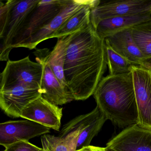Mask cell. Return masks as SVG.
Masks as SVG:
<instances>
[{
  "mask_svg": "<svg viewBox=\"0 0 151 151\" xmlns=\"http://www.w3.org/2000/svg\"><path fill=\"white\" fill-rule=\"evenodd\" d=\"M144 67L149 69L151 70V58L145 60Z\"/></svg>",
  "mask_w": 151,
  "mask_h": 151,
  "instance_id": "cell-25",
  "label": "cell"
},
{
  "mask_svg": "<svg viewBox=\"0 0 151 151\" xmlns=\"http://www.w3.org/2000/svg\"><path fill=\"white\" fill-rule=\"evenodd\" d=\"M91 1V0H70V2L64 7L48 24L24 43L20 47L32 50L42 41L51 38L52 36L71 15Z\"/></svg>",
  "mask_w": 151,
  "mask_h": 151,
  "instance_id": "cell-14",
  "label": "cell"
},
{
  "mask_svg": "<svg viewBox=\"0 0 151 151\" xmlns=\"http://www.w3.org/2000/svg\"><path fill=\"white\" fill-rule=\"evenodd\" d=\"M99 0H91L71 15L51 37L60 38L69 36L91 24V11L99 5Z\"/></svg>",
  "mask_w": 151,
  "mask_h": 151,
  "instance_id": "cell-17",
  "label": "cell"
},
{
  "mask_svg": "<svg viewBox=\"0 0 151 151\" xmlns=\"http://www.w3.org/2000/svg\"><path fill=\"white\" fill-rule=\"evenodd\" d=\"M40 0H17L14 6L8 24L3 37L1 39L0 60L8 61L12 48V44L23 28L30 14L37 6Z\"/></svg>",
  "mask_w": 151,
  "mask_h": 151,
  "instance_id": "cell-8",
  "label": "cell"
},
{
  "mask_svg": "<svg viewBox=\"0 0 151 151\" xmlns=\"http://www.w3.org/2000/svg\"><path fill=\"white\" fill-rule=\"evenodd\" d=\"M138 111L137 124L151 130V70L138 65L131 68Z\"/></svg>",
  "mask_w": 151,
  "mask_h": 151,
  "instance_id": "cell-6",
  "label": "cell"
},
{
  "mask_svg": "<svg viewBox=\"0 0 151 151\" xmlns=\"http://www.w3.org/2000/svg\"><path fill=\"white\" fill-rule=\"evenodd\" d=\"M43 66L29 56L17 61L9 60L0 75V90L18 86L41 89Z\"/></svg>",
  "mask_w": 151,
  "mask_h": 151,
  "instance_id": "cell-3",
  "label": "cell"
},
{
  "mask_svg": "<svg viewBox=\"0 0 151 151\" xmlns=\"http://www.w3.org/2000/svg\"><path fill=\"white\" fill-rule=\"evenodd\" d=\"M6 151H43L29 141H21L5 147Z\"/></svg>",
  "mask_w": 151,
  "mask_h": 151,
  "instance_id": "cell-23",
  "label": "cell"
},
{
  "mask_svg": "<svg viewBox=\"0 0 151 151\" xmlns=\"http://www.w3.org/2000/svg\"><path fill=\"white\" fill-rule=\"evenodd\" d=\"M105 42L107 65L108 66L109 75L130 72L132 66L135 65L115 52L108 43L105 41Z\"/></svg>",
  "mask_w": 151,
  "mask_h": 151,
  "instance_id": "cell-21",
  "label": "cell"
},
{
  "mask_svg": "<svg viewBox=\"0 0 151 151\" xmlns=\"http://www.w3.org/2000/svg\"><path fill=\"white\" fill-rule=\"evenodd\" d=\"M76 151H106V147L89 145L88 146L84 147L80 149H78Z\"/></svg>",
  "mask_w": 151,
  "mask_h": 151,
  "instance_id": "cell-24",
  "label": "cell"
},
{
  "mask_svg": "<svg viewBox=\"0 0 151 151\" xmlns=\"http://www.w3.org/2000/svg\"><path fill=\"white\" fill-rule=\"evenodd\" d=\"M151 12V0H122L101 1L91 11L93 28L101 21L112 17Z\"/></svg>",
  "mask_w": 151,
  "mask_h": 151,
  "instance_id": "cell-5",
  "label": "cell"
},
{
  "mask_svg": "<svg viewBox=\"0 0 151 151\" xmlns=\"http://www.w3.org/2000/svg\"><path fill=\"white\" fill-rule=\"evenodd\" d=\"M6 151V150H5V151Z\"/></svg>",
  "mask_w": 151,
  "mask_h": 151,
  "instance_id": "cell-26",
  "label": "cell"
},
{
  "mask_svg": "<svg viewBox=\"0 0 151 151\" xmlns=\"http://www.w3.org/2000/svg\"><path fill=\"white\" fill-rule=\"evenodd\" d=\"M47 49L37 50L35 52L37 62L43 66L41 90L42 96L49 102L57 105H63L73 100L71 93L65 89L53 72L47 61Z\"/></svg>",
  "mask_w": 151,
  "mask_h": 151,
  "instance_id": "cell-10",
  "label": "cell"
},
{
  "mask_svg": "<svg viewBox=\"0 0 151 151\" xmlns=\"http://www.w3.org/2000/svg\"><path fill=\"white\" fill-rule=\"evenodd\" d=\"M79 133L73 132L64 137L50 134L42 135L41 140L43 151H76Z\"/></svg>",
  "mask_w": 151,
  "mask_h": 151,
  "instance_id": "cell-19",
  "label": "cell"
},
{
  "mask_svg": "<svg viewBox=\"0 0 151 151\" xmlns=\"http://www.w3.org/2000/svg\"><path fill=\"white\" fill-rule=\"evenodd\" d=\"M131 29L132 38L145 60L151 58V21L137 24Z\"/></svg>",
  "mask_w": 151,
  "mask_h": 151,
  "instance_id": "cell-20",
  "label": "cell"
},
{
  "mask_svg": "<svg viewBox=\"0 0 151 151\" xmlns=\"http://www.w3.org/2000/svg\"><path fill=\"white\" fill-rule=\"evenodd\" d=\"M67 37L65 36L58 38V41L52 51L48 52L47 61L60 83L69 91L64 75Z\"/></svg>",
  "mask_w": 151,
  "mask_h": 151,
  "instance_id": "cell-18",
  "label": "cell"
},
{
  "mask_svg": "<svg viewBox=\"0 0 151 151\" xmlns=\"http://www.w3.org/2000/svg\"><path fill=\"white\" fill-rule=\"evenodd\" d=\"M70 1V0H40L14 40L11 46L12 49L20 47L48 24Z\"/></svg>",
  "mask_w": 151,
  "mask_h": 151,
  "instance_id": "cell-4",
  "label": "cell"
},
{
  "mask_svg": "<svg viewBox=\"0 0 151 151\" xmlns=\"http://www.w3.org/2000/svg\"><path fill=\"white\" fill-rule=\"evenodd\" d=\"M93 95L97 106L114 125L125 129L137 124L138 111L131 71L102 78Z\"/></svg>",
  "mask_w": 151,
  "mask_h": 151,
  "instance_id": "cell-2",
  "label": "cell"
},
{
  "mask_svg": "<svg viewBox=\"0 0 151 151\" xmlns=\"http://www.w3.org/2000/svg\"></svg>",
  "mask_w": 151,
  "mask_h": 151,
  "instance_id": "cell-27",
  "label": "cell"
},
{
  "mask_svg": "<svg viewBox=\"0 0 151 151\" xmlns=\"http://www.w3.org/2000/svg\"><path fill=\"white\" fill-rule=\"evenodd\" d=\"M98 106L91 112L75 117L63 126L59 136L64 137L73 132L79 133L77 150L90 145L91 142L106 121Z\"/></svg>",
  "mask_w": 151,
  "mask_h": 151,
  "instance_id": "cell-7",
  "label": "cell"
},
{
  "mask_svg": "<svg viewBox=\"0 0 151 151\" xmlns=\"http://www.w3.org/2000/svg\"><path fill=\"white\" fill-rule=\"evenodd\" d=\"M17 0H9L5 3L0 4V39L3 37L8 24L11 12Z\"/></svg>",
  "mask_w": 151,
  "mask_h": 151,
  "instance_id": "cell-22",
  "label": "cell"
},
{
  "mask_svg": "<svg viewBox=\"0 0 151 151\" xmlns=\"http://www.w3.org/2000/svg\"><path fill=\"white\" fill-rule=\"evenodd\" d=\"M62 116L63 108L41 96L27 106L22 111L20 117L59 131Z\"/></svg>",
  "mask_w": 151,
  "mask_h": 151,
  "instance_id": "cell-13",
  "label": "cell"
},
{
  "mask_svg": "<svg viewBox=\"0 0 151 151\" xmlns=\"http://www.w3.org/2000/svg\"><path fill=\"white\" fill-rule=\"evenodd\" d=\"M107 151H151V130L134 124L107 143Z\"/></svg>",
  "mask_w": 151,
  "mask_h": 151,
  "instance_id": "cell-9",
  "label": "cell"
},
{
  "mask_svg": "<svg viewBox=\"0 0 151 151\" xmlns=\"http://www.w3.org/2000/svg\"><path fill=\"white\" fill-rule=\"evenodd\" d=\"M105 41L115 52L130 62L144 67L145 59L132 38L131 28L116 33Z\"/></svg>",
  "mask_w": 151,
  "mask_h": 151,
  "instance_id": "cell-15",
  "label": "cell"
},
{
  "mask_svg": "<svg viewBox=\"0 0 151 151\" xmlns=\"http://www.w3.org/2000/svg\"><path fill=\"white\" fill-rule=\"evenodd\" d=\"M42 94L41 89L23 86L0 90V107L8 116L20 117L22 110Z\"/></svg>",
  "mask_w": 151,
  "mask_h": 151,
  "instance_id": "cell-11",
  "label": "cell"
},
{
  "mask_svg": "<svg viewBox=\"0 0 151 151\" xmlns=\"http://www.w3.org/2000/svg\"><path fill=\"white\" fill-rule=\"evenodd\" d=\"M150 21L151 12L117 17L101 21L94 29L99 37L105 40L116 33Z\"/></svg>",
  "mask_w": 151,
  "mask_h": 151,
  "instance_id": "cell-16",
  "label": "cell"
},
{
  "mask_svg": "<svg viewBox=\"0 0 151 151\" xmlns=\"http://www.w3.org/2000/svg\"><path fill=\"white\" fill-rule=\"evenodd\" d=\"M106 66L105 40L91 23L67 36L64 75L73 99L85 100L93 95Z\"/></svg>",
  "mask_w": 151,
  "mask_h": 151,
  "instance_id": "cell-1",
  "label": "cell"
},
{
  "mask_svg": "<svg viewBox=\"0 0 151 151\" xmlns=\"http://www.w3.org/2000/svg\"><path fill=\"white\" fill-rule=\"evenodd\" d=\"M50 132L49 128L30 120L8 121L0 124V144L5 147Z\"/></svg>",
  "mask_w": 151,
  "mask_h": 151,
  "instance_id": "cell-12",
  "label": "cell"
}]
</instances>
